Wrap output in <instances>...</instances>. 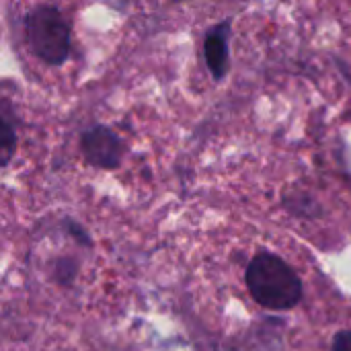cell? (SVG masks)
Listing matches in <instances>:
<instances>
[{
  "instance_id": "obj_3",
  "label": "cell",
  "mask_w": 351,
  "mask_h": 351,
  "mask_svg": "<svg viewBox=\"0 0 351 351\" xmlns=\"http://www.w3.org/2000/svg\"><path fill=\"white\" fill-rule=\"evenodd\" d=\"M80 146H82V154L86 158V162L101 167V169H113L119 165L121 154H123V144L121 140L115 136V132H111L109 128H90L88 132L82 134L80 138Z\"/></svg>"
},
{
  "instance_id": "obj_5",
  "label": "cell",
  "mask_w": 351,
  "mask_h": 351,
  "mask_svg": "<svg viewBox=\"0 0 351 351\" xmlns=\"http://www.w3.org/2000/svg\"><path fill=\"white\" fill-rule=\"evenodd\" d=\"M12 150H14V134L8 123V109L4 105V115H2V162L4 165L10 160Z\"/></svg>"
},
{
  "instance_id": "obj_1",
  "label": "cell",
  "mask_w": 351,
  "mask_h": 351,
  "mask_svg": "<svg viewBox=\"0 0 351 351\" xmlns=\"http://www.w3.org/2000/svg\"><path fill=\"white\" fill-rule=\"evenodd\" d=\"M253 300L267 311H290L302 300V282L296 271L274 253L255 255L245 271Z\"/></svg>"
},
{
  "instance_id": "obj_4",
  "label": "cell",
  "mask_w": 351,
  "mask_h": 351,
  "mask_svg": "<svg viewBox=\"0 0 351 351\" xmlns=\"http://www.w3.org/2000/svg\"><path fill=\"white\" fill-rule=\"evenodd\" d=\"M204 53L212 76L216 80L224 78L228 72V23H222L208 33Z\"/></svg>"
},
{
  "instance_id": "obj_2",
  "label": "cell",
  "mask_w": 351,
  "mask_h": 351,
  "mask_svg": "<svg viewBox=\"0 0 351 351\" xmlns=\"http://www.w3.org/2000/svg\"><path fill=\"white\" fill-rule=\"evenodd\" d=\"M27 41L37 58L45 64L60 66L70 51V25L66 16L49 4L33 8L25 19Z\"/></svg>"
},
{
  "instance_id": "obj_6",
  "label": "cell",
  "mask_w": 351,
  "mask_h": 351,
  "mask_svg": "<svg viewBox=\"0 0 351 351\" xmlns=\"http://www.w3.org/2000/svg\"><path fill=\"white\" fill-rule=\"evenodd\" d=\"M333 351H351V331H341L335 335Z\"/></svg>"
}]
</instances>
